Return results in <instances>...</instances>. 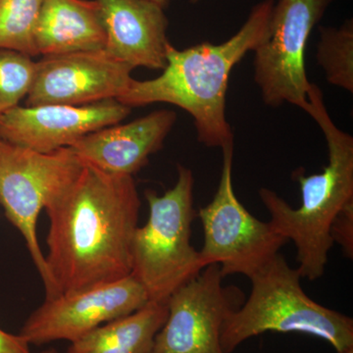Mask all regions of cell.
I'll return each instance as SVG.
<instances>
[{"label": "cell", "instance_id": "1", "mask_svg": "<svg viewBox=\"0 0 353 353\" xmlns=\"http://www.w3.org/2000/svg\"><path fill=\"white\" fill-rule=\"evenodd\" d=\"M141 205L134 176L110 175L83 165L75 180L46 208L50 229L44 257L60 294L131 275Z\"/></svg>", "mask_w": 353, "mask_h": 353}, {"label": "cell", "instance_id": "2", "mask_svg": "<svg viewBox=\"0 0 353 353\" xmlns=\"http://www.w3.org/2000/svg\"><path fill=\"white\" fill-rule=\"evenodd\" d=\"M274 4V0H263L253 6L245 24L224 43H199L182 50L169 44L161 75L152 80L134 79L117 101L131 109L172 104L192 116L199 143L221 150L234 145L226 116L230 75L264 39Z\"/></svg>", "mask_w": 353, "mask_h": 353}, {"label": "cell", "instance_id": "3", "mask_svg": "<svg viewBox=\"0 0 353 353\" xmlns=\"http://www.w3.org/2000/svg\"><path fill=\"white\" fill-rule=\"evenodd\" d=\"M320 127L329 161L321 173L306 176L303 168L292 172L299 185L301 205L292 208L273 190L261 188L259 197L268 210L269 223L281 236L296 248L301 278L318 280L324 275L334 241L332 223L347 204L353 202V137L338 128L325 105L321 88L311 83L308 104L304 109Z\"/></svg>", "mask_w": 353, "mask_h": 353}, {"label": "cell", "instance_id": "4", "mask_svg": "<svg viewBox=\"0 0 353 353\" xmlns=\"http://www.w3.org/2000/svg\"><path fill=\"white\" fill-rule=\"evenodd\" d=\"M301 276L281 253L250 278L243 305L228 314L221 347L232 353L243 341L266 333H301L328 341L338 353L353 348V320L316 303L304 292Z\"/></svg>", "mask_w": 353, "mask_h": 353}, {"label": "cell", "instance_id": "5", "mask_svg": "<svg viewBox=\"0 0 353 353\" xmlns=\"http://www.w3.org/2000/svg\"><path fill=\"white\" fill-rule=\"evenodd\" d=\"M194 189V173L178 165L173 188L162 196L153 190L145 192L150 213L132 239L131 275L143 285L150 301L167 303L206 267L190 241L197 217Z\"/></svg>", "mask_w": 353, "mask_h": 353}, {"label": "cell", "instance_id": "6", "mask_svg": "<svg viewBox=\"0 0 353 353\" xmlns=\"http://www.w3.org/2000/svg\"><path fill=\"white\" fill-rule=\"evenodd\" d=\"M83 167L70 148L43 153L0 139V204L7 219L24 239L43 281L46 299L61 294L39 246V216L75 180Z\"/></svg>", "mask_w": 353, "mask_h": 353}, {"label": "cell", "instance_id": "7", "mask_svg": "<svg viewBox=\"0 0 353 353\" xmlns=\"http://www.w3.org/2000/svg\"><path fill=\"white\" fill-rule=\"evenodd\" d=\"M220 182L212 201L199 209L204 243L199 253L205 266L218 264L223 277L252 278L288 243L269 222L257 219L239 201L233 187L234 145L222 148Z\"/></svg>", "mask_w": 353, "mask_h": 353}, {"label": "cell", "instance_id": "8", "mask_svg": "<svg viewBox=\"0 0 353 353\" xmlns=\"http://www.w3.org/2000/svg\"><path fill=\"white\" fill-rule=\"evenodd\" d=\"M334 0H279L266 34L252 51L254 82L270 108L284 103L304 111L309 82L305 48L311 32Z\"/></svg>", "mask_w": 353, "mask_h": 353}, {"label": "cell", "instance_id": "9", "mask_svg": "<svg viewBox=\"0 0 353 353\" xmlns=\"http://www.w3.org/2000/svg\"><path fill=\"white\" fill-rule=\"evenodd\" d=\"M148 301L143 285L129 275L109 284L46 299L26 320L19 334L30 345L57 341L72 343L97 327L136 312Z\"/></svg>", "mask_w": 353, "mask_h": 353}, {"label": "cell", "instance_id": "10", "mask_svg": "<svg viewBox=\"0 0 353 353\" xmlns=\"http://www.w3.org/2000/svg\"><path fill=\"white\" fill-rule=\"evenodd\" d=\"M218 264L206 266L167 301L168 316L150 353H224L221 330L228 314L240 307L239 290L224 288Z\"/></svg>", "mask_w": 353, "mask_h": 353}, {"label": "cell", "instance_id": "11", "mask_svg": "<svg viewBox=\"0 0 353 353\" xmlns=\"http://www.w3.org/2000/svg\"><path fill=\"white\" fill-rule=\"evenodd\" d=\"M132 70L104 50L43 57L36 61L26 106H83L117 101L134 81Z\"/></svg>", "mask_w": 353, "mask_h": 353}, {"label": "cell", "instance_id": "12", "mask_svg": "<svg viewBox=\"0 0 353 353\" xmlns=\"http://www.w3.org/2000/svg\"><path fill=\"white\" fill-rule=\"evenodd\" d=\"M130 113L131 108L116 99L83 106L18 105L0 114V139L34 152H52L118 124Z\"/></svg>", "mask_w": 353, "mask_h": 353}, {"label": "cell", "instance_id": "13", "mask_svg": "<svg viewBox=\"0 0 353 353\" xmlns=\"http://www.w3.org/2000/svg\"><path fill=\"white\" fill-rule=\"evenodd\" d=\"M176 121L174 111H154L90 132L69 148L83 165L110 175L134 176L161 150Z\"/></svg>", "mask_w": 353, "mask_h": 353}, {"label": "cell", "instance_id": "14", "mask_svg": "<svg viewBox=\"0 0 353 353\" xmlns=\"http://www.w3.org/2000/svg\"><path fill=\"white\" fill-rule=\"evenodd\" d=\"M109 55L132 69L163 70L170 41L164 8L148 0H97Z\"/></svg>", "mask_w": 353, "mask_h": 353}, {"label": "cell", "instance_id": "15", "mask_svg": "<svg viewBox=\"0 0 353 353\" xmlns=\"http://www.w3.org/2000/svg\"><path fill=\"white\" fill-rule=\"evenodd\" d=\"M105 30L97 0H46L34 44L39 55L103 50Z\"/></svg>", "mask_w": 353, "mask_h": 353}, {"label": "cell", "instance_id": "16", "mask_svg": "<svg viewBox=\"0 0 353 353\" xmlns=\"http://www.w3.org/2000/svg\"><path fill=\"white\" fill-rule=\"evenodd\" d=\"M167 316V303L148 301L136 312L72 341L66 353H150Z\"/></svg>", "mask_w": 353, "mask_h": 353}, {"label": "cell", "instance_id": "17", "mask_svg": "<svg viewBox=\"0 0 353 353\" xmlns=\"http://www.w3.org/2000/svg\"><path fill=\"white\" fill-rule=\"evenodd\" d=\"M316 59L334 87L353 92V21L340 27H320Z\"/></svg>", "mask_w": 353, "mask_h": 353}, {"label": "cell", "instance_id": "18", "mask_svg": "<svg viewBox=\"0 0 353 353\" xmlns=\"http://www.w3.org/2000/svg\"><path fill=\"white\" fill-rule=\"evenodd\" d=\"M46 0H0V50L37 57L34 31Z\"/></svg>", "mask_w": 353, "mask_h": 353}, {"label": "cell", "instance_id": "19", "mask_svg": "<svg viewBox=\"0 0 353 353\" xmlns=\"http://www.w3.org/2000/svg\"><path fill=\"white\" fill-rule=\"evenodd\" d=\"M36 61L24 53L0 50V114L26 99L34 80Z\"/></svg>", "mask_w": 353, "mask_h": 353}, {"label": "cell", "instance_id": "20", "mask_svg": "<svg viewBox=\"0 0 353 353\" xmlns=\"http://www.w3.org/2000/svg\"><path fill=\"white\" fill-rule=\"evenodd\" d=\"M332 240L343 248V252L348 259H353V202L347 204L336 215L331 229Z\"/></svg>", "mask_w": 353, "mask_h": 353}, {"label": "cell", "instance_id": "21", "mask_svg": "<svg viewBox=\"0 0 353 353\" xmlns=\"http://www.w3.org/2000/svg\"><path fill=\"white\" fill-rule=\"evenodd\" d=\"M0 353H32L29 343L20 336L0 329Z\"/></svg>", "mask_w": 353, "mask_h": 353}, {"label": "cell", "instance_id": "22", "mask_svg": "<svg viewBox=\"0 0 353 353\" xmlns=\"http://www.w3.org/2000/svg\"><path fill=\"white\" fill-rule=\"evenodd\" d=\"M148 1H152L153 3H157L158 6H161L162 8H166L169 4V0H148Z\"/></svg>", "mask_w": 353, "mask_h": 353}, {"label": "cell", "instance_id": "23", "mask_svg": "<svg viewBox=\"0 0 353 353\" xmlns=\"http://www.w3.org/2000/svg\"><path fill=\"white\" fill-rule=\"evenodd\" d=\"M39 353H59L57 352L55 348H46V350H43V352H39Z\"/></svg>", "mask_w": 353, "mask_h": 353}, {"label": "cell", "instance_id": "24", "mask_svg": "<svg viewBox=\"0 0 353 353\" xmlns=\"http://www.w3.org/2000/svg\"><path fill=\"white\" fill-rule=\"evenodd\" d=\"M340 353H353V348H350V350H345V352H340Z\"/></svg>", "mask_w": 353, "mask_h": 353}, {"label": "cell", "instance_id": "25", "mask_svg": "<svg viewBox=\"0 0 353 353\" xmlns=\"http://www.w3.org/2000/svg\"><path fill=\"white\" fill-rule=\"evenodd\" d=\"M199 1H201V0H190V3L192 4L197 3Z\"/></svg>", "mask_w": 353, "mask_h": 353}]
</instances>
